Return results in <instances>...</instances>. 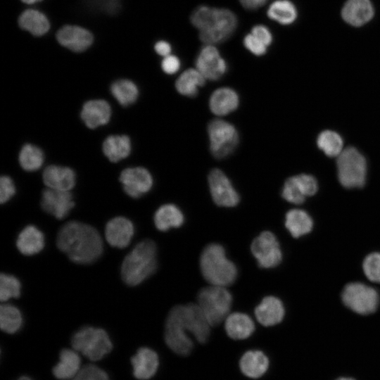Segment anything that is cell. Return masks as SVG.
<instances>
[{
  "mask_svg": "<svg viewBox=\"0 0 380 380\" xmlns=\"http://www.w3.org/2000/svg\"><path fill=\"white\" fill-rule=\"evenodd\" d=\"M210 324L198 305H178L170 311L165 325V341L176 355L186 357L194 349L189 334L201 344L210 336Z\"/></svg>",
  "mask_w": 380,
  "mask_h": 380,
  "instance_id": "6da1fadb",
  "label": "cell"
},
{
  "mask_svg": "<svg viewBox=\"0 0 380 380\" xmlns=\"http://www.w3.org/2000/svg\"><path fill=\"white\" fill-rule=\"evenodd\" d=\"M58 248L75 262L89 264L103 252V241L93 227L77 221L65 224L58 233Z\"/></svg>",
  "mask_w": 380,
  "mask_h": 380,
  "instance_id": "7a4b0ae2",
  "label": "cell"
},
{
  "mask_svg": "<svg viewBox=\"0 0 380 380\" xmlns=\"http://www.w3.org/2000/svg\"><path fill=\"white\" fill-rule=\"evenodd\" d=\"M190 20L204 44L217 45L224 42L233 35L238 25L237 17L232 11L206 5L196 7Z\"/></svg>",
  "mask_w": 380,
  "mask_h": 380,
  "instance_id": "3957f363",
  "label": "cell"
},
{
  "mask_svg": "<svg viewBox=\"0 0 380 380\" xmlns=\"http://www.w3.org/2000/svg\"><path fill=\"white\" fill-rule=\"evenodd\" d=\"M156 268V246L153 241L146 239L137 243L125 258L121 276L125 284L136 286L153 274Z\"/></svg>",
  "mask_w": 380,
  "mask_h": 380,
  "instance_id": "277c9868",
  "label": "cell"
},
{
  "mask_svg": "<svg viewBox=\"0 0 380 380\" xmlns=\"http://www.w3.org/2000/svg\"><path fill=\"white\" fill-rule=\"evenodd\" d=\"M200 267L203 277L211 285L225 287L234 283L237 277L235 265L226 257L224 248L218 243H210L203 249Z\"/></svg>",
  "mask_w": 380,
  "mask_h": 380,
  "instance_id": "5b68a950",
  "label": "cell"
},
{
  "mask_svg": "<svg viewBox=\"0 0 380 380\" xmlns=\"http://www.w3.org/2000/svg\"><path fill=\"white\" fill-rule=\"evenodd\" d=\"M232 302V296L224 286H207L198 294L197 305L210 326H217L227 318Z\"/></svg>",
  "mask_w": 380,
  "mask_h": 380,
  "instance_id": "8992f818",
  "label": "cell"
},
{
  "mask_svg": "<svg viewBox=\"0 0 380 380\" xmlns=\"http://www.w3.org/2000/svg\"><path fill=\"white\" fill-rule=\"evenodd\" d=\"M71 343L74 350L92 361L102 359L113 348L106 331L92 327H84L77 331Z\"/></svg>",
  "mask_w": 380,
  "mask_h": 380,
  "instance_id": "52a82bcc",
  "label": "cell"
},
{
  "mask_svg": "<svg viewBox=\"0 0 380 380\" xmlns=\"http://www.w3.org/2000/svg\"><path fill=\"white\" fill-rule=\"evenodd\" d=\"M338 177L346 188H360L364 186L367 163L365 157L354 147L344 148L337 156Z\"/></svg>",
  "mask_w": 380,
  "mask_h": 380,
  "instance_id": "ba28073f",
  "label": "cell"
},
{
  "mask_svg": "<svg viewBox=\"0 0 380 380\" xmlns=\"http://www.w3.org/2000/svg\"><path fill=\"white\" fill-rule=\"evenodd\" d=\"M210 151L216 158H224L234 151L239 142L236 127L230 122L216 118L208 125Z\"/></svg>",
  "mask_w": 380,
  "mask_h": 380,
  "instance_id": "9c48e42d",
  "label": "cell"
},
{
  "mask_svg": "<svg viewBox=\"0 0 380 380\" xmlns=\"http://www.w3.org/2000/svg\"><path fill=\"white\" fill-rule=\"evenodd\" d=\"M341 299L346 307L362 315L374 312L380 300L375 289L361 282H351L345 286Z\"/></svg>",
  "mask_w": 380,
  "mask_h": 380,
  "instance_id": "30bf717a",
  "label": "cell"
},
{
  "mask_svg": "<svg viewBox=\"0 0 380 380\" xmlns=\"http://www.w3.org/2000/svg\"><path fill=\"white\" fill-rule=\"evenodd\" d=\"M251 250L258 265L262 268L277 266L282 260V253L276 236L264 231L253 241Z\"/></svg>",
  "mask_w": 380,
  "mask_h": 380,
  "instance_id": "8fae6325",
  "label": "cell"
},
{
  "mask_svg": "<svg viewBox=\"0 0 380 380\" xmlns=\"http://www.w3.org/2000/svg\"><path fill=\"white\" fill-rule=\"evenodd\" d=\"M208 182L212 198L216 205L230 208L239 203L238 192L222 170L213 169L209 172Z\"/></svg>",
  "mask_w": 380,
  "mask_h": 380,
  "instance_id": "7c38bea8",
  "label": "cell"
},
{
  "mask_svg": "<svg viewBox=\"0 0 380 380\" xmlns=\"http://www.w3.org/2000/svg\"><path fill=\"white\" fill-rule=\"evenodd\" d=\"M195 68L205 80L215 81L222 77L227 70L225 60L215 45L204 44L195 62Z\"/></svg>",
  "mask_w": 380,
  "mask_h": 380,
  "instance_id": "4fadbf2b",
  "label": "cell"
},
{
  "mask_svg": "<svg viewBox=\"0 0 380 380\" xmlns=\"http://www.w3.org/2000/svg\"><path fill=\"white\" fill-rule=\"evenodd\" d=\"M120 181L125 193L132 198L141 197L149 191L153 186L151 173L142 167L124 170L120 174Z\"/></svg>",
  "mask_w": 380,
  "mask_h": 380,
  "instance_id": "5bb4252c",
  "label": "cell"
},
{
  "mask_svg": "<svg viewBox=\"0 0 380 380\" xmlns=\"http://www.w3.org/2000/svg\"><path fill=\"white\" fill-rule=\"evenodd\" d=\"M72 195L69 191L48 188L43 191L41 206L49 214L57 219L64 218L74 207Z\"/></svg>",
  "mask_w": 380,
  "mask_h": 380,
  "instance_id": "9a60e30c",
  "label": "cell"
},
{
  "mask_svg": "<svg viewBox=\"0 0 380 380\" xmlns=\"http://www.w3.org/2000/svg\"><path fill=\"white\" fill-rule=\"evenodd\" d=\"M56 39L61 45L75 52L85 51L94 41V37L88 30L68 25L58 30Z\"/></svg>",
  "mask_w": 380,
  "mask_h": 380,
  "instance_id": "2e32d148",
  "label": "cell"
},
{
  "mask_svg": "<svg viewBox=\"0 0 380 380\" xmlns=\"http://www.w3.org/2000/svg\"><path fill=\"white\" fill-rule=\"evenodd\" d=\"M133 234V224L124 217H114L109 220L106 225V239L113 247L125 248L129 245Z\"/></svg>",
  "mask_w": 380,
  "mask_h": 380,
  "instance_id": "e0dca14e",
  "label": "cell"
},
{
  "mask_svg": "<svg viewBox=\"0 0 380 380\" xmlns=\"http://www.w3.org/2000/svg\"><path fill=\"white\" fill-rule=\"evenodd\" d=\"M134 377L139 380L151 379L157 372L159 366V358L153 350L142 347L131 358Z\"/></svg>",
  "mask_w": 380,
  "mask_h": 380,
  "instance_id": "ac0fdd59",
  "label": "cell"
},
{
  "mask_svg": "<svg viewBox=\"0 0 380 380\" xmlns=\"http://www.w3.org/2000/svg\"><path fill=\"white\" fill-rule=\"evenodd\" d=\"M270 367V360L260 350L246 351L239 360L241 372L251 379H258L265 374Z\"/></svg>",
  "mask_w": 380,
  "mask_h": 380,
  "instance_id": "d6986e66",
  "label": "cell"
},
{
  "mask_svg": "<svg viewBox=\"0 0 380 380\" xmlns=\"http://www.w3.org/2000/svg\"><path fill=\"white\" fill-rule=\"evenodd\" d=\"M374 9L370 0H347L341 10L345 22L354 27H360L372 20Z\"/></svg>",
  "mask_w": 380,
  "mask_h": 380,
  "instance_id": "ffe728a7",
  "label": "cell"
},
{
  "mask_svg": "<svg viewBox=\"0 0 380 380\" xmlns=\"http://www.w3.org/2000/svg\"><path fill=\"white\" fill-rule=\"evenodd\" d=\"M238 94L230 87H220L211 94L209 108L215 115L221 117L234 111L239 106Z\"/></svg>",
  "mask_w": 380,
  "mask_h": 380,
  "instance_id": "44dd1931",
  "label": "cell"
},
{
  "mask_svg": "<svg viewBox=\"0 0 380 380\" xmlns=\"http://www.w3.org/2000/svg\"><path fill=\"white\" fill-rule=\"evenodd\" d=\"M111 116L110 106L104 100L96 99L86 102L81 111V118L91 129L108 122Z\"/></svg>",
  "mask_w": 380,
  "mask_h": 380,
  "instance_id": "7402d4cb",
  "label": "cell"
},
{
  "mask_svg": "<svg viewBox=\"0 0 380 380\" xmlns=\"http://www.w3.org/2000/svg\"><path fill=\"white\" fill-rule=\"evenodd\" d=\"M282 302L274 296L265 297L255 309L257 320L265 327H271L281 322L284 317Z\"/></svg>",
  "mask_w": 380,
  "mask_h": 380,
  "instance_id": "603a6c76",
  "label": "cell"
},
{
  "mask_svg": "<svg viewBox=\"0 0 380 380\" xmlns=\"http://www.w3.org/2000/svg\"><path fill=\"white\" fill-rule=\"evenodd\" d=\"M42 177L44 183L48 188L56 190L70 191L75 183L74 172L66 167L48 166L44 170Z\"/></svg>",
  "mask_w": 380,
  "mask_h": 380,
  "instance_id": "cb8c5ba5",
  "label": "cell"
},
{
  "mask_svg": "<svg viewBox=\"0 0 380 380\" xmlns=\"http://www.w3.org/2000/svg\"><path fill=\"white\" fill-rule=\"evenodd\" d=\"M224 329L227 336L233 340H243L250 337L255 331L252 319L246 314L234 312L225 320Z\"/></svg>",
  "mask_w": 380,
  "mask_h": 380,
  "instance_id": "d4e9b609",
  "label": "cell"
},
{
  "mask_svg": "<svg viewBox=\"0 0 380 380\" xmlns=\"http://www.w3.org/2000/svg\"><path fill=\"white\" fill-rule=\"evenodd\" d=\"M16 246L25 255H32L40 252L44 246L43 233L34 225H28L19 234Z\"/></svg>",
  "mask_w": 380,
  "mask_h": 380,
  "instance_id": "484cf974",
  "label": "cell"
},
{
  "mask_svg": "<svg viewBox=\"0 0 380 380\" xmlns=\"http://www.w3.org/2000/svg\"><path fill=\"white\" fill-rule=\"evenodd\" d=\"M80 357L75 350L63 349L59 355V362L53 368V374L58 379L74 378L81 369Z\"/></svg>",
  "mask_w": 380,
  "mask_h": 380,
  "instance_id": "4316f807",
  "label": "cell"
},
{
  "mask_svg": "<svg viewBox=\"0 0 380 380\" xmlns=\"http://www.w3.org/2000/svg\"><path fill=\"white\" fill-rule=\"evenodd\" d=\"M18 25L34 36L45 34L50 29V23L46 16L34 9H27L18 18Z\"/></svg>",
  "mask_w": 380,
  "mask_h": 380,
  "instance_id": "83f0119b",
  "label": "cell"
},
{
  "mask_svg": "<svg viewBox=\"0 0 380 380\" xmlns=\"http://www.w3.org/2000/svg\"><path fill=\"white\" fill-rule=\"evenodd\" d=\"M205 78L195 68H188L182 72L175 82V88L182 95L196 96L198 89L205 83Z\"/></svg>",
  "mask_w": 380,
  "mask_h": 380,
  "instance_id": "f1b7e54d",
  "label": "cell"
},
{
  "mask_svg": "<svg viewBox=\"0 0 380 380\" xmlns=\"http://www.w3.org/2000/svg\"><path fill=\"white\" fill-rule=\"evenodd\" d=\"M285 226L293 237L299 238L311 232L313 221L305 211L292 209L286 214Z\"/></svg>",
  "mask_w": 380,
  "mask_h": 380,
  "instance_id": "f546056e",
  "label": "cell"
},
{
  "mask_svg": "<svg viewBox=\"0 0 380 380\" xmlns=\"http://www.w3.org/2000/svg\"><path fill=\"white\" fill-rule=\"evenodd\" d=\"M184 215L180 209L174 204H165L155 213L154 223L156 228L165 232L172 227H179L184 222Z\"/></svg>",
  "mask_w": 380,
  "mask_h": 380,
  "instance_id": "4dcf8cb0",
  "label": "cell"
},
{
  "mask_svg": "<svg viewBox=\"0 0 380 380\" xmlns=\"http://www.w3.org/2000/svg\"><path fill=\"white\" fill-rule=\"evenodd\" d=\"M131 151L129 138L126 135H111L103 144V151L111 162H118L129 156Z\"/></svg>",
  "mask_w": 380,
  "mask_h": 380,
  "instance_id": "1f68e13d",
  "label": "cell"
},
{
  "mask_svg": "<svg viewBox=\"0 0 380 380\" xmlns=\"http://www.w3.org/2000/svg\"><path fill=\"white\" fill-rule=\"evenodd\" d=\"M267 17L283 25L292 24L298 17L295 5L289 0H275L267 9Z\"/></svg>",
  "mask_w": 380,
  "mask_h": 380,
  "instance_id": "d6a6232c",
  "label": "cell"
},
{
  "mask_svg": "<svg viewBox=\"0 0 380 380\" xmlns=\"http://www.w3.org/2000/svg\"><path fill=\"white\" fill-rule=\"evenodd\" d=\"M23 317L20 311L11 304H2L0 308V327L2 331L14 334L22 326Z\"/></svg>",
  "mask_w": 380,
  "mask_h": 380,
  "instance_id": "836d02e7",
  "label": "cell"
},
{
  "mask_svg": "<svg viewBox=\"0 0 380 380\" xmlns=\"http://www.w3.org/2000/svg\"><path fill=\"white\" fill-rule=\"evenodd\" d=\"M110 91L119 103L124 106L133 103L139 94L136 84L128 80H117L111 85Z\"/></svg>",
  "mask_w": 380,
  "mask_h": 380,
  "instance_id": "e575fe53",
  "label": "cell"
},
{
  "mask_svg": "<svg viewBox=\"0 0 380 380\" xmlns=\"http://www.w3.org/2000/svg\"><path fill=\"white\" fill-rule=\"evenodd\" d=\"M317 142L318 147L329 157H337L343 150L341 137L334 131H323L319 134Z\"/></svg>",
  "mask_w": 380,
  "mask_h": 380,
  "instance_id": "d590c367",
  "label": "cell"
},
{
  "mask_svg": "<svg viewBox=\"0 0 380 380\" xmlns=\"http://www.w3.org/2000/svg\"><path fill=\"white\" fill-rule=\"evenodd\" d=\"M19 163L25 170L35 171L40 168L44 163L43 153L34 145L25 144L20 151Z\"/></svg>",
  "mask_w": 380,
  "mask_h": 380,
  "instance_id": "8d00e7d4",
  "label": "cell"
},
{
  "mask_svg": "<svg viewBox=\"0 0 380 380\" xmlns=\"http://www.w3.org/2000/svg\"><path fill=\"white\" fill-rule=\"evenodd\" d=\"M21 285L14 276L1 274L0 276V300L6 301L11 298H18L20 295Z\"/></svg>",
  "mask_w": 380,
  "mask_h": 380,
  "instance_id": "74e56055",
  "label": "cell"
},
{
  "mask_svg": "<svg viewBox=\"0 0 380 380\" xmlns=\"http://www.w3.org/2000/svg\"><path fill=\"white\" fill-rule=\"evenodd\" d=\"M362 269L367 279L380 283V253H372L363 260Z\"/></svg>",
  "mask_w": 380,
  "mask_h": 380,
  "instance_id": "f35d334b",
  "label": "cell"
},
{
  "mask_svg": "<svg viewBox=\"0 0 380 380\" xmlns=\"http://www.w3.org/2000/svg\"><path fill=\"white\" fill-rule=\"evenodd\" d=\"M281 196L286 201L293 204H301L306 197L296 182L294 176L286 180Z\"/></svg>",
  "mask_w": 380,
  "mask_h": 380,
  "instance_id": "ab89813d",
  "label": "cell"
},
{
  "mask_svg": "<svg viewBox=\"0 0 380 380\" xmlns=\"http://www.w3.org/2000/svg\"><path fill=\"white\" fill-rule=\"evenodd\" d=\"M71 380H110L105 371L94 365H87Z\"/></svg>",
  "mask_w": 380,
  "mask_h": 380,
  "instance_id": "60d3db41",
  "label": "cell"
},
{
  "mask_svg": "<svg viewBox=\"0 0 380 380\" xmlns=\"http://www.w3.org/2000/svg\"><path fill=\"white\" fill-rule=\"evenodd\" d=\"M294 178L305 196L314 195L317 191V183L315 178L310 175L300 174Z\"/></svg>",
  "mask_w": 380,
  "mask_h": 380,
  "instance_id": "b9f144b4",
  "label": "cell"
},
{
  "mask_svg": "<svg viewBox=\"0 0 380 380\" xmlns=\"http://www.w3.org/2000/svg\"><path fill=\"white\" fill-rule=\"evenodd\" d=\"M243 43L248 51L257 56L265 54L268 47L251 32L244 37Z\"/></svg>",
  "mask_w": 380,
  "mask_h": 380,
  "instance_id": "7bdbcfd3",
  "label": "cell"
},
{
  "mask_svg": "<svg viewBox=\"0 0 380 380\" xmlns=\"http://www.w3.org/2000/svg\"><path fill=\"white\" fill-rule=\"evenodd\" d=\"M15 193V187L13 180L8 176H2L0 179V202L4 203L10 200Z\"/></svg>",
  "mask_w": 380,
  "mask_h": 380,
  "instance_id": "ee69618b",
  "label": "cell"
},
{
  "mask_svg": "<svg viewBox=\"0 0 380 380\" xmlns=\"http://www.w3.org/2000/svg\"><path fill=\"white\" fill-rule=\"evenodd\" d=\"M181 67L179 58L175 56L170 54L165 57L161 62V68L163 71L167 75H174L177 73Z\"/></svg>",
  "mask_w": 380,
  "mask_h": 380,
  "instance_id": "f6af8a7d",
  "label": "cell"
},
{
  "mask_svg": "<svg viewBox=\"0 0 380 380\" xmlns=\"http://www.w3.org/2000/svg\"><path fill=\"white\" fill-rule=\"evenodd\" d=\"M251 33L262 41L267 46H269L272 42V34L270 30L264 25H254Z\"/></svg>",
  "mask_w": 380,
  "mask_h": 380,
  "instance_id": "bcb514c9",
  "label": "cell"
},
{
  "mask_svg": "<svg viewBox=\"0 0 380 380\" xmlns=\"http://www.w3.org/2000/svg\"><path fill=\"white\" fill-rule=\"evenodd\" d=\"M155 51L160 56L165 57L171 54L172 47L169 42L165 40L157 42L154 46Z\"/></svg>",
  "mask_w": 380,
  "mask_h": 380,
  "instance_id": "7dc6e473",
  "label": "cell"
},
{
  "mask_svg": "<svg viewBox=\"0 0 380 380\" xmlns=\"http://www.w3.org/2000/svg\"><path fill=\"white\" fill-rule=\"evenodd\" d=\"M246 10L254 11L263 6L268 0H239Z\"/></svg>",
  "mask_w": 380,
  "mask_h": 380,
  "instance_id": "c3c4849f",
  "label": "cell"
},
{
  "mask_svg": "<svg viewBox=\"0 0 380 380\" xmlns=\"http://www.w3.org/2000/svg\"><path fill=\"white\" fill-rule=\"evenodd\" d=\"M21 1L26 4H33L42 0H21Z\"/></svg>",
  "mask_w": 380,
  "mask_h": 380,
  "instance_id": "681fc988",
  "label": "cell"
},
{
  "mask_svg": "<svg viewBox=\"0 0 380 380\" xmlns=\"http://www.w3.org/2000/svg\"><path fill=\"white\" fill-rule=\"evenodd\" d=\"M18 380H32L30 377L26 376H20Z\"/></svg>",
  "mask_w": 380,
  "mask_h": 380,
  "instance_id": "f907efd6",
  "label": "cell"
},
{
  "mask_svg": "<svg viewBox=\"0 0 380 380\" xmlns=\"http://www.w3.org/2000/svg\"><path fill=\"white\" fill-rule=\"evenodd\" d=\"M336 380H355V379L352 378H348V377H341V378L337 379Z\"/></svg>",
  "mask_w": 380,
  "mask_h": 380,
  "instance_id": "816d5d0a",
  "label": "cell"
}]
</instances>
